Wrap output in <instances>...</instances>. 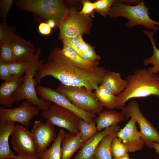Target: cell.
<instances>
[{"label":"cell","instance_id":"8fae6325","mask_svg":"<svg viewBox=\"0 0 159 159\" xmlns=\"http://www.w3.org/2000/svg\"><path fill=\"white\" fill-rule=\"evenodd\" d=\"M40 110L36 106L26 100L18 107L9 108L0 107V121L17 122L27 127L31 120L38 115Z\"/></svg>","mask_w":159,"mask_h":159},{"label":"cell","instance_id":"f1b7e54d","mask_svg":"<svg viewBox=\"0 0 159 159\" xmlns=\"http://www.w3.org/2000/svg\"><path fill=\"white\" fill-rule=\"evenodd\" d=\"M15 33V30L8 26L6 22L0 24V43L4 42L12 43L19 37Z\"/></svg>","mask_w":159,"mask_h":159},{"label":"cell","instance_id":"ba28073f","mask_svg":"<svg viewBox=\"0 0 159 159\" xmlns=\"http://www.w3.org/2000/svg\"><path fill=\"white\" fill-rule=\"evenodd\" d=\"M43 118L54 126L65 129L76 135L79 132V124L80 119L73 112L54 104H51L47 110H42Z\"/></svg>","mask_w":159,"mask_h":159},{"label":"cell","instance_id":"6da1fadb","mask_svg":"<svg viewBox=\"0 0 159 159\" xmlns=\"http://www.w3.org/2000/svg\"><path fill=\"white\" fill-rule=\"evenodd\" d=\"M107 71L104 67L99 66L90 69L78 67L62 53L61 49L56 47L39 69L34 77L35 85L41 84L44 77L51 76L64 85L84 87L92 91L101 84Z\"/></svg>","mask_w":159,"mask_h":159},{"label":"cell","instance_id":"74e56055","mask_svg":"<svg viewBox=\"0 0 159 159\" xmlns=\"http://www.w3.org/2000/svg\"><path fill=\"white\" fill-rule=\"evenodd\" d=\"M11 159H40V158L37 155L29 156L18 155Z\"/></svg>","mask_w":159,"mask_h":159},{"label":"cell","instance_id":"9c48e42d","mask_svg":"<svg viewBox=\"0 0 159 159\" xmlns=\"http://www.w3.org/2000/svg\"><path fill=\"white\" fill-rule=\"evenodd\" d=\"M121 110V112L125 119L128 120L132 117L135 118L145 145L151 148L152 142L159 143V132L142 114L137 102H130Z\"/></svg>","mask_w":159,"mask_h":159},{"label":"cell","instance_id":"ffe728a7","mask_svg":"<svg viewBox=\"0 0 159 159\" xmlns=\"http://www.w3.org/2000/svg\"><path fill=\"white\" fill-rule=\"evenodd\" d=\"M85 143L79 132L76 135L69 132L65 134L61 142V159H70Z\"/></svg>","mask_w":159,"mask_h":159},{"label":"cell","instance_id":"484cf974","mask_svg":"<svg viewBox=\"0 0 159 159\" xmlns=\"http://www.w3.org/2000/svg\"><path fill=\"white\" fill-rule=\"evenodd\" d=\"M98 101L103 107L110 110L115 108L117 96L100 85L94 92Z\"/></svg>","mask_w":159,"mask_h":159},{"label":"cell","instance_id":"f546056e","mask_svg":"<svg viewBox=\"0 0 159 159\" xmlns=\"http://www.w3.org/2000/svg\"><path fill=\"white\" fill-rule=\"evenodd\" d=\"M15 62L12 43H0V63L9 64Z\"/></svg>","mask_w":159,"mask_h":159},{"label":"cell","instance_id":"7c38bea8","mask_svg":"<svg viewBox=\"0 0 159 159\" xmlns=\"http://www.w3.org/2000/svg\"><path fill=\"white\" fill-rule=\"evenodd\" d=\"M11 135L12 148L18 155H38L32 134L26 127L16 125Z\"/></svg>","mask_w":159,"mask_h":159},{"label":"cell","instance_id":"5b68a950","mask_svg":"<svg viewBox=\"0 0 159 159\" xmlns=\"http://www.w3.org/2000/svg\"><path fill=\"white\" fill-rule=\"evenodd\" d=\"M16 3L21 10L32 12L47 21L54 20L57 26L65 19L69 9L65 2L61 0H20Z\"/></svg>","mask_w":159,"mask_h":159},{"label":"cell","instance_id":"b9f144b4","mask_svg":"<svg viewBox=\"0 0 159 159\" xmlns=\"http://www.w3.org/2000/svg\"><path fill=\"white\" fill-rule=\"evenodd\" d=\"M89 159H96L94 155H93V156H92Z\"/></svg>","mask_w":159,"mask_h":159},{"label":"cell","instance_id":"9a60e30c","mask_svg":"<svg viewBox=\"0 0 159 159\" xmlns=\"http://www.w3.org/2000/svg\"><path fill=\"white\" fill-rule=\"evenodd\" d=\"M24 75L14 76L10 80L4 81L0 87V104L6 108L12 107L14 96L24 82Z\"/></svg>","mask_w":159,"mask_h":159},{"label":"cell","instance_id":"4fadbf2b","mask_svg":"<svg viewBox=\"0 0 159 159\" xmlns=\"http://www.w3.org/2000/svg\"><path fill=\"white\" fill-rule=\"evenodd\" d=\"M54 126L46 122L43 123L40 120H35L31 130L37 148L38 156L47 149L50 143L57 137Z\"/></svg>","mask_w":159,"mask_h":159},{"label":"cell","instance_id":"4dcf8cb0","mask_svg":"<svg viewBox=\"0 0 159 159\" xmlns=\"http://www.w3.org/2000/svg\"><path fill=\"white\" fill-rule=\"evenodd\" d=\"M112 155L114 159H119L127 154L128 150L121 140L116 136L112 141L111 145Z\"/></svg>","mask_w":159,"mask_h":159},{"label":"cell","instance_id":"8992f818","mask_svg":"<svg viewBox=\"0 0 159 159\" xmlns=\"http://www.w3.org/2000/svg\"><path fill=\"white\" fill-rule=\"evenodd\" d=\"M65 95L76 107L85 112L98 114L103 107L92 90L84 87L67 86L60 83L54 90Z\"/></svg>","mask_w":159,"mask_h":159},{"label":"cell","instance_id":"52a82bcc","mask_svg":"<svg viewBox=\"0 0 159 159\" xmlns=\"http://www.w3.org/2000/svg\"><path fill=\"white\" fill-rule=\"evenodd\" d=\"M91 17L80 14L74 7L69 9L64 20L58 25L59 38H74L88 34L92 25Z\"/></svg>","mask_w":159,"mask_h":159},{"label":"cell","instance_id":"83f0119b","mask_svg":"<svg viewBox=\"0 0 159 159\" xmlns=\"http://www.w3.org/2000/svg\"><path fill=\"white\" fill-rule=\"evenodd\" d=\"M79 129L85 143L98 132L95 121L89 123L81 118Z\"/></svg>","mask_w":159,"mask_h":159},{"label":"cell","instance_id":"836d02e7","mask_svg":"<svg viewBox=\"0 0 159 159\" xmlns=\"http://www.w3.org/2000/svg\"><path fill=\"white\" fill-rule=\"evenodd\" d=\"M14 1L13 0H0V16L3 22H6L7 16Z\"/></svg>","mask_w":159,"mask_h":159},{"label":"cell","instance_id":"e0dca14e","mask_svg":"<svg viewBox=\"0 0 159 159\" xmlns=\"http://www.w3.org/2000/svg\"><path fill=\"white\" fill-rule=\"evenodd\" d=\"M82 35L74 38L62 40L63 44L68 45L74 50L83 58L91 61H99L101 57L96 52L94 47L86 43Z\"/></svg>","mask_w":159,"mask_h":159},{"label":"cell","instance_id":"4316f807","mask_svg":"<svg viewBox=\"0 0 159 159\" xmlns=\"http://www.w3.org/2000/svg\"><path fill=\"white\" fill-rule=\"evenodd\" d=\"M65 134L64 129L59 130L51 147L39 156L40 159H61V142Z\"/></svg>","mask_w":159,"mask_h":159},{"label":"cell","instance_id":"d4e9b609","mask_svg":"<svg viewBox=\"0 0 159 159\" xmlns=\"http://www.w3.org/2000/svg\"><path fill=\"white\" fill-rule=\"evenodd\" d=\"M117 132H114L107 135L102 140L94 154L96 159H113L111 145L113 138L116 136Z\"/></svg>","mask_w":159,"mask_h":159},{"label":"cell","instance_id":"e575fe53","mask_svg":"<svg viewBox=\"0 0 159 159\" xmlns=\"http://www.w3.org/2000/svg\"><path fill=\"white\" fill-rule=\"evenodd\" d=\"M83 7L80 11V14L93 18L95 7L94 3L89 0L82 1Z\"/></svg>","mask_w":159,"mask_h":159},{"label":"cell","instance_id":"ac0fdd59","mask_svg":"<svg viewBox=\"0 0 159 159\" xmlns=\"http://www.w3.org/2000/svg\"><path fill=\"white\" fill-rule=\"evenodd\" d=\"M15 125L14 122L0 121V159H11L16 156L9 143V136Z\"/></svg>","mask_w":159,"mask_h":159},{"label":"cell","instance_id":"7402d4cb","mask_svg":"<svg viewBox=\"0 0 159 159\" xmlns=\"http://www.w3.org/2000/svg\"><path fill=\"white\" fill-rule=\"evenodd\" d=\"M95 120L98 132L112 126L117 125L123 121L125 117L122 113L110 110H102L98 114Z\"/></svg>","mask_w":159,"mask_h":159},{"label":"cell","instance_id":"7a4b0ae2","mask_svg":"<svg viewBox=\"0 0 159 159\" xmlns=\"http://www.w3.org/2000/svg\"><path fill=\"white\" fill-rule=\"evenodd\" d=\"M126 80L127 86L117 96L116 108L122 110L126 106V102L132 98L151 95L159 97V74H154L148 68L135 70Z\"/></svg>","mask_w":159,"mask_h":159},{"label":"cell","instance_id":"44dd1931","mask_svg":"<svg viewBox=\"0 0 159 159\" xmlns=\"http://www.w3.org/2000/svg\"><path fill=\"white\" fill-rule=\"evenodd\" d=\"M116 96L122 93L126 88L127 82L122 79L118 72L107 71L102 79L100 85Z\"/></svg>","mask_w":159,"mask_h":159},{"label":"cell","instance_id":"5bb4252c","mask_svg":"<svg viewBox=\"0 0 159 159\" xmlns=\"http://www.w3.org/2000/svg\"><path fill=\"white\" fill-rule=\"evenodd\" d=\"M137 123L135 118L132 117L125 126L117 132L116 136L121 140L130 153L141 150L145 145L141 134L138 130Z\"/></svg>","mask_w":159,"mask_h":159},{"label":"cell","instance_id":"277c9868","mask_svg":"<svg viewBox=\"0 0 159 159\" xmlns=\"http://www.w3.org/2000/svg\"><path fill=\"white\" fill-rule=\"evenodd\" d=\"M41 52V49L38 48L33 57L28 62L25 73L24 82L15 95L14 101L15 103L25 99L37 106L40 110H47L52 103L37 96L34 83V77L39 69L45 62V60L39 58Z\"/></svg>","mask_w":159,"mask_h":159},{"label":"cell","instance_id":"30bf717a","mask_svg":"<svg viewBox=\"0 0 159 159\" xmlns=\"http://www.w3.org/2000/svg\"><path fill=\"white\" fill-rule=\"evenodd\" d=\"M37 94L43 100L64 107L75 113L80 118L89 123L95 121V114L83 111L75 107L63 94L47 86L39 85Z\"/></svg>","mask_w":159,"mask_h":159},{"label":"cell","instance_id":"1f68e13d","mask_svg":"<svg viewBox=\"0 0 159 159\" xmlns=\"http://www.w3.org/2000/svg\"><path fill=\"white\" fill-rule=\"evenodd\" d=\"M115 0H98L94 2L95 11L106 18L108 15L111 7Z\"/></svg>","mask_w":159,"mask_h":159},{"label":"cell","instance_id":"3957f363","mask_svg":"<svg viewBox=\"0 0 159 159\" xmlns=\"http://www.w3.org/2000/svg\"><path fill=\"white\" fill-rule=\"evenodd\" d=\"M149 9L145 5L143 0L135 6L128 5L122 0H115L108 15L110 18L123 17L127 19L128 21L125 25L128 27L140 25L150 31L158 30L159 22L150 18Z\"/></svg>","mask_w":159,"mask_h":159},{"label":"cell","instance_id":"d6a6232c","mask_svg":"<svg viewBox=\"0 0 159 159\" xmlns=\"http://www.w3.org/2000/svg\"><path fill=\"white\" fill-rule=\"evenodd\" d=\"M9 71L14 76H22L27 69L28 63L14 62L6 64Z\"/></svg>","mask_w":159,"mask_h":159},{"label":"cell","instance_id":"d590c367","mask_svg":"<svg viewBox=\"0 0 159 159\" xmlns=\"http://www.w3.org/2000/svg\"><path fill=\"white\" fill-rule=\"evenodd\" d=\"M14 77L10 72L6 64L0 63V78L4 81H9Z\"/></svg>","mask_w":159,"mask_h":159},{"label":"cell","instance_id":"d6986e66","mask_svg":"<svg viewBox=\"0 0 159 159\" xmlns=\"http://www.w3.org/2000/svg\"><path fill=\"white\" fill-rule=\"evenodd\" d=\"M12 44L15 62L28 63L35 53L33 44L19 36Z\"/></svg>","mask_w":159,"mask_h":159},{"label":"cell","instance_id":"60d3db41","mask_svg":"<svg viewBox=\"0 0 159 159\" xmlns=\"http://www.w3.org/2000/svg\"><path fill=\"white\" fill-rule=\"evenodd\" d=\"M119 159H130L129 157L128 154L127 155L121 157Z\"/></svg>","mask_w":159,"mask_h":159},{"label":"cell","instance_id":"cb8c5ba5","mask_svg":"<svg viewBox=\"0 0 159 159\" xmlns=\"http://www.w3.org/2000/svg\"><path fill=\"white\" fill-rule=\"evenodd\" d=\"M157 30L152 32L143 30L144 34L149 39L152 45L153 52L150 57L145 58L143 61V63L145 66L151 64L153 65L152 67H149L148 69L151 73L156 75L159 72V49L157 47L153 38L154 34Z\"/></svg>","mask_w":159,"mask_h":159},{"label":"cell","instance_id":"2e32d148","mask_svg":"<svg viewBox=\"0 0 159 159\" xmlns=\"http://www.w3.org/2000/svg\"><path fill=\"white\" fill-rule=\"evenodd\" d=\"M120 129V126L117 125L98 132L84 144L74 159H89L94 155L97 148L105 136L112 132H117Z\"/></svg>","mask_w":159,"mask_h":159},{"label":"cell","instance_id":"603a6c76","mask_svg":"<svg viewBox=\"0 0 159 159\" xmlns=\"http://www.w3.org/2000/svg\"><path fill=\"white\" fill-rule=\"evenodd\" d=\"M61 51L73 64L78 67L90 69L98 66L99 61H91L83 58L68 45L63 44Z\"/></svg>","mask_w":159,"mask_h":159},{"label":"cell","instance_id":"8d00e7d4","mask_svg":"<svg viewBox=\"0 0 159 159\" xmlns=\"http://www.w3.org/2000/svg\"><path fill=\"white\" fill-rule=\"evenodd\" d=\"M38 31L41 34L48 35L51 33L52 28L47 23L41 22L39 25Z\"/></svg>","mask_w":159,"mask_h":159},{"label":"cell","instance_id":"ab89813d","mask_svg":"<svg viewBox=\"0 0 159 159\" xmlns=\"http://www.w3.org/2000/svg\"><path fill=\"white\" fill-rule=\"evenodd\" d=\"M152 148H154L157 154L159 155V143L153 142L151 144Z\"/></svg>","mask_w":159,"mask_h":159},{"label":"cell","instance_id":"f35d334b","mask_svg":"<svg viewBox=\"0 0 159 159\" xmlns=\"http://www.w3.org/2000/svg\"><path fill=\"white\" fill-rule=\"evenodd\" d=\"M47 23L51 28H54L56 26H57V24L56 21L52 19L48 20Z\"/></svg>","mask_w":159,"mask_h":159}]
</instances>
